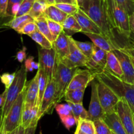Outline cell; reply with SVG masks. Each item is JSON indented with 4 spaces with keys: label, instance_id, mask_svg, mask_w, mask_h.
Instances as JSON below:
<instances>
[{
    "label": "cell",
    "instance_id": "obj_1",
    "mask_svg": "<svg viewBox=\"0 0 134 134\" xmlns=\"http://www.w3.org/2000/svg\"><path fill=\"white\" fill-rule=\"evenodd\" d=\"M83 10L102 30L105 37L109 39L117 48H121L116 40L115 31L111 23L102 0H86L80 8Z\"/></svg>",
    "mask_w": 134,
    "mask_h": 134
},
{
    "label": "cell",
    "instance_id": "obj_2",
    "mask_svg": "<svg viewBox=\"0 0 134 134\" xmlns=\"http://www.w3.org/2000/svg\"><path fill=\"white\" fill-rule=\"evenodd\" d=\"M96 79L109 86L120 99H125L134 113V84L122 81L106 68L96 73Z\"/></svg>",
    "mask_w": 134,
    "mask_h": 134
},
{
    "label": "cell",
    "instance_id": "obj_3",
    "mask_svg": "<svg viewBox=\"0 0 134 134\" xmlns=\"http://www.w3.org/2000/svg\"><path fill=\"white\" fill-rule=\"evenodd\" d=\"M114 30L126 39L131 37L129 14L115 0H102Z\"/></svg>",
    "mask_w": 134,
    "mask_h": 134
},
{
    "label": "cell",
    "instance_id": "obj_4",
    "mask_svg": "<svg viewBox=\"0 0 134 134\" xmlns=\"http://www.w3.org/2000/svg\"><path fill=\"white\" fill-rule=\"evenodd\" d=\"M27 72L24 65L21 66L20 69L16 71V76L14 81L7 90L6 99L3 106L1 107L0 115V124L2 122L9 113L13 103L15 102L18 96L25 88L26 85V76Z\"/></svg>",
    "mask_w": 134,
    "mask_h": 134
},
{
    "label": "cell",
    "instance_id": "obj_5",
    "mask_svg": "<svg viewBox=\"0 0 134 134\" xmlns=\"http://www.w3.org/2000/svg\"><path fill=\"white\" fill-rule=\"evenodd\" d=\"M79 68H68L61 62L58 61L54 76L55 82V96L54 100V107L62 100V98H64L67 88Z\"/></svg>",
    "mask_w": 134,
    "mask_h": 134
},
{
    "label": "cell",
    "instance_id": "obj_6",
    "mask_svg": "<svg viewBox=\"0 0 134 134\" xmlns=\"http://www.w3.org/2000/svg\"><path fill=\"white\" fill-rule=\"evenodd\" d=\"M26 88V85L23 91L20 93L16 100L13 103L5 119L0 124V130H4L5 132L9 133L21 124Z\"/></svg>",
    "mask_w": 134,
    "mask_h": 134
},
{
    "label": "cell",
    "instance_id": "obj_7",
    "mask_svg": "<svg viewBox=\"0 0 134 134\" xmlns=\"http://www.w3.org/2000/svg\"><path fill=\"white\" fill-rule=\"evenodd\" d=\"M38 50L39 68H42L47 74L48 82L54 78L58 62L56 51L53 47L50 49L40 47Z\"/></svg>",
    "mask_w": 134,
    "mask_h": 134
},
{
    "label": "cell",
    "instance_id": "obj_8",
    "mask_svg": "<svg viewBox=\"0 0 134 134\" xmlns=\"http://www.w3.org/2000/svg\"><path fill=\"white\" fill-rule=\"evenodd\" d=\"M98 92L100 103L105 114L116 112L120 98L105 84L98 80Z\"/></svg>",
    "mask_w": 134,
    "mask_h": 134
},
{
    "label": "cell",
    "instance_id": "obj_9",
    "mask_svg": "<svg viewBox=\"0 0 134 134\" xmlns=\"http://www.w3.org/2000/svg\"><path fill=\"white\" fill-rule=\"evenodd\" d=\"M69 38L70 41L69 54L66 58L59 62H61L64 65L70 68H80V67L86 68L88 58L85 56L79 49L75 43L74 39L71 35H69Z\"/></svg>",
    "mask_w": 134,
    "mask_h": 134
},
{
    "label": "cell",
    "instance_id": "obj_10",
    "mask_svg": "<svg viewBox=\"0 0 134 134\" xmlns=\"http://www.w3.org/2000/svg\"><path fill=\"white\" fill-rule=\"evenodd\" d=\"M112 52L119 59L123 72L122 81L134 84V65L129 54L122 48H115Z\"/></svg>",
    "mask_w": 134,
    "mask_h": 134
},
{
    "label": "cell",
    "instance_id": "obj_11",
    "mask_svg": "<svg viewBox=\"0 0 134 134\" xmlns=\"http://www.w3.org/2000/svg\"><path fill=\"white\" fill-rule=\"evenodd\" d=\"M116 112L127 133L134 134L133 113L125 99H120L116 105Z\"/></svg>",
    "mask_w": 134,
    "mask_h": 134
},
{
    "label": "cell",
    "instance_id": "obj_12",
    "mask_svg": "<svg viewBox=\"0 0 134 134\" xmlns=\"http://www.w3.org/2000/svg\"><path fill=\"white\" fill-rule=\"evenodd\" d=\"M91 86V99H90V105L88 111V119L95 121L98 119H103L105 113L102 108L99 99L98 92V80L96 78L92 81Z\"/></svg>",
    "mask_w": 134,
    "mask_h": 134
},
{
    "label": "cell",
    "instance_id": "obj_13",
    "mask_svg": "<svg viewBox=\"0 0 134 134\" xmlns=\"http://www.w3.org/2000/svg\"><path fill=\"white\" fill-rule=\"evenodd\" d=\"M55 96V82L54 78L47 84V88L44 91L42 99L41 104L38 113V119L41 118L45 114H49L52 112V109L55 108L54 105V100Z\"/></svg>",
    "mask_w": 134,
    "mask_h": 134
},
{
    "label": "cell",
    "instance_id": "obj_14",
    "mask_svg": "<svg viewBox=\"0 0 134 134\" xmlns=\"http://www.w3.org/2000/svg\"><path fill=\"white\" fill-rule=\"evenodd\" d=\"M96 75L90 69H81L79 68L73 75L66 91L87 87L90 82L95 79Z\"/></svg>",
    "mask_w": 134,
    "mask_h": 134
},
{
    "label": "cell",
    "instance_id": "obj_15",
    "mask_svg": "<svg viewBox=\"0 0 134 134\" xmlns=\"http://www.w3.org/2000/svg\"><path fill=\"white\" fill-rule=\"evenodd\" d=\"M79 24L81 27V32L93 33V34H102V30L96 25V24L81 9H79L78 11L73 14Z\"/></svg>",
    "mask_w": 134,
    "mask_h": 134
},
{
    "label": "cell",
    "instance_id": "obj_16",
    "mask_svg": "<svg viewBox=\"0 0 134 134\" xmlns=\"http://www.w3.org/2000/svg\"><path fill=\"white\" fill-rule=\"evenodd\" d=\"M52 44H53L52 47L56 51L58 61L63 60L69 54L70 41H69V35L64 32V30L59 35L57 39L53 42Z\"/></svg>",
    "mask_w": 134,
    "mask_h": 134
},
{
    "label": "cell",
    "instance_id": "obj_17",
    "mask_svg": "<svg viewBox=\"0 0 134 134\" xmlns=\"http://www.w3.org/2000/svg\"><path fill=\"white\" fill-rule=\"evenodd\" d=\"M39 94V77L37 72L35 77L26 83L24 104L34 107L36 105Z\"/></svg>",
    "mask_w": 134,
    "mask_h": 134
},
{
    "label": "cell",
    "instance_id": "obj_18",
    "mask_svg": "<svg viewBox=\"0 0 134 134\" xmlns=\"http://www.w3.org/2000/svg\"><path fill=\"white\" fill-rule=\"evenodd\" d=\"M39 109L36 105L34 107L25 105L24 103L23 110H22V120L21 125L26 129L33 124H37L39 121L38 113Z\"/></svg>",
    "mask_w": 134,
    "mask_h": 134
},
{
    "label": "cell",
    "instance_id": "obj_19",
    "mask_svg": "<svg viewBox=\"0 0 134 134\" xmlns=\"http://www.w3.org/2000/svg\"><path fill=\"white\" fill-rule=\"evenodd\" d=\"M85 35L90 38L93 43L97 47L107 52H111L115 48H117L115 44L102 34H93V33H83Z\"/></svg>",
    "mask_w": 134,
    "mask_h": 134
},
{
    "label": "cell",
    "instance_id": "obj_20",
    "mask_svg": "<svg viewBox=\"0 0 134 134\" xmlns=\"http://www.w3.org/2000/svg\"><path fill=\"white\" fill-rule=\"evenodd\" d=\"M103 119L113 134H128L116 112L105 114Z\"/></svg>",
    "mask_w": 134,
    "mask_h": 134
},
{
    "label": "cell",
    "instance_id": "obj_21",
    "mask_svg": "<svg viewBox=\"0 0 134 134\" xmlns=\"http://www.w3.org/2000/svg\"><path fill=\"white\" fill-rule=\"evenodd\" d=\"M105 68L117 77H120V79L122 78L123 72L122 70L121 65L119 62V59L112 51L107 52Z\"/></svg>",
    "mask_w": 134,
    "mask_h": 134
},
{
    "label": "cell",
    "instance_id": "obj_22",
    "mask_svg": "<svg viewBox=\"0 0 134 134\" xmlns=\"http://www.w3.org/2000/svg\"><path fill=\"white\" fill-rule=\"evenodd\" d=\"M44 16L51 20L62 24L68 17V14L60 10L55 5H48L44 13Z\"/></svg>",
    "mask_w": 134,
    "mask_h": 134
},
{
    "label": "cell",
    "instance_id": "obj_23",
    "mask_svg": "<svg viewBox=\"0 0 134 134\" xmlns=\"http://www.w3.org/2000/svg\"><path fill=\"white\" fill-rule=\"evenodd\" d=\"M34 19L29 15L28 14H24V15L20 16L14 17V18H12L10 20L4 24L5 26H7V27H10V28L13 29L19 33L21 29L28 22H34Z\"/></svg>",
    "mask_w": 134,
    "mask_h": 134
},
{
    "label": "cell",
    "instance_id": "obj_24",
    "mask_svg": "<svg viewBox=\"0 0 134 134\" xmlns=\"http://www.w3.org/2000/svg\"><path fill=\"white\" fill-rule=\"evenodd\" d=\"M37 73L38 77H39V94H38L36 106L39 109L41 104L44 91H45L47 84H48V75L45 73V71L41 68H39L38 69Z\"/></svg>",
    "mask_w": 134,
    "mask_h": 134
},
{
    "label": "cell",
    "instance_id": "obj_25",
    "mask_svg": "<svg viewBox=\"0 0 134 134\" xmlns=\"http://www.w3.org/2000/svg\"><path fill=\"white\" fill-rule=\"evenodd\" d=\"M86 88L83 87L79 89L66 91L64 95V100L66 102H71L73 103H82Z\"/></svg>",
    "mask_w": 134,
    "mask_h": 134
},
{
    "label": "cell",
    "instance_id": "obj_26",
    "mask_svg": "<svg viewBox=\"0 0 134 134\" xmlns=\"http://www.w3.org/2000/svg\"><path fill=\"white\" fill-rule=\"evenodd\" d=\"M34 22L36 24L38 31H40L44 36L47 37L53 43L54 40L52 35L51 34V31H50L47 18L44 15H42L41 16H39V18H37L35 19H34Z\"/></svg>",
    "mask_w": 134,
    "mask_h": 134
},
{
    "label": "cell",
    "instance_id": "obj_27",
    "mask_svg": "<svg viewBox=\"0 0 134 134\" xmlns=\"http://www.w3.org/2000/svg\"><path fill=\"white\" fill-rule=\"evenodd\" d=\"M71 108L72 114L75 118L77 122L80 120L88 119V111L85 109L82 105V103H73L71 102H67Z\"/></svg>",
    "mask_w": 134,
    "mask_h": 134
},
{
    "label": "cell",
    "instance_id": "obj_28",
    "mask_svg": "<svg viewBox=\"0 0 134 134\" xmlns=\"http://www.w3.org/2000/svg\"><path fill=\"white\" fill-rule=\"evenodd\" d=\"M28 36L31 39H32L34 41L36 42L37 44H39L42 48L50 49L53 47V44H52V42L47 37L44 36L43 34H41L40 31H38V30L33 34L29 35Z\"/></svg>",
    "mask_w": 134,
    "mask_h": 134
},
{
    "label": "cell",
    "instance_id": "obj_29",
    "mask_svg": "<svg viewBox=\"0 0 134 134\" xmlns=\"http://www.w3.org/2000/svg\"><path fill=\"white\" fill-rule=\"evenodd\" d=\"M64 30L71 31L73 33L81 32V27L78 21L73 15H68L62 24Z\"/></svg>",
    "mask_w": 134,
    "mask_h": 134
},
{
    "label": "cell",
    "instance_id": "obj_30",
    "mask_svg": "<svg viewBox=\"0 0 134 134\" xmlns=\"http://www.w3.org/2000/svg\"><path fill=\"white\" fill-rule=\"evenodd\" d=\"M80 130L86 134H96L94 121L89 119H82L77 122Z\"/></svg>",
    "mask_w": 134,
    "mask_h": 134
},
{
    "label": "cell",
    "instance_id": "obj_31",
    "mask_svg": "<svg viewBox=\"0 0 134 134\" xmlns=\"http://www.w3.org/2000/svg\"><path fill=\"white\" fill-rule=\"evenodd\" d=\"M74 41L81 52L88 59L91 58L93 54V49H94V43L78 41L75 39Z\"/></svg>",
    "mask_w": 134,
    "mask_h": 134
},
{
    "label": "cell",
    "instance_id": "obj_32",
    "mask_svg": "<svg viewBox=\"0 0 134 134\" xmlns=\"http://www.w3.org/2000/svg\"><path fill=\"white\" fill-rule=\"evenodd\" d=\"M47 7V5L46 4L42 3L36 0L32 7H31V9H30L28 14L31 16L34 19L39 18L41 16L44 15V10H45Z\"/></svg>",
    "mask_w": 134,
    "mask_h": 134
},
{
    "label": "cell",
    "instance_id": "obj_33",
    "mask_svg": "<svg viewBox=\"0 0 134 134\" xmlns=\"http://www.w3.org/2000/svg\"><path fill=\"white\" fill-rule=\"evenodd\" d=\"M47 21H48L50 31H51V34L53 38L54 41L59 36V35L64 31V27H63L62 24L58 23V22L51 20L49 19H47Z\"/></svg>",
    "mask_w": 134,
    "mask_h": 134
},
{
    "label": "cell",
    "instance_id": "obj_34",
    "mask_svg": "<svg viewBox=\"0 0 134 134\" xmlns=\"http://www.w3.org/2000/svg\"><path fill=\"white\" fill-rule=\"evenodd\" d=\"M96 134H113L112 131L103 119H98L94 121Z\"/></svg>",
    "mask_w": 134,
    "mask_h": 134
},
{
    "label": "cell",
    "instance_id": "obj_35",
    "mask_svg": "<svg viewBox=\"0 0 134 134\" xmlns=\"http://www.w3.org/2000/svg\"><path fill=\"white\" fill-rule=\"evenodd\" d=\"M55 5L63 12L68 14V15H73L78 11L79 9L78 5H73V4L56 3L55 4Z\"/></svg>",
    "mask_w": 134,
    "mask_h": 134
},
{
    "label": "cell",
    "instance_id": "obj_36",
    "mask_svg": "<svg viewBox=\"0 0 134 134\" xmlns=\"http://www.w3.org/2000/svg\"><path fill=\"white\" fill-rule=\"evenodd\" d=\"M35 1L36 0H23L22 2L21 3L19 10H18L16 17L28 14Z\"/></svg>",
    "mask_w": 134,
    "mask_h": 134
},
{
    "label": "cell",
    "instance_id": "obj_37",
    "mask_svg": "<svg viewBox=\"0 0 134 134\" xmlns=\"http://www.w3.org/2000/svg\"><path fill=\"white\" fill-rule=\"evenodd\" d=\"M55 109L60 119L72 114L71 106L68 103L65 104H57L55 107Z\"/></svg>",
    "mask_w": 134,
    "mask_h": 134
},
{
    "label": "cell",
    "instance_id": "obj_38",
    "mask_svg": "<svg viewBox=\"0 0 134 134\" xmlns=\"http://www.w3.org/2000/svg\"><path fill=\"white\" fill-rule=\"evenodd\" d=\"M116 2L131 15L134 11V0H115Z\"/></svg>",
    "mask_w": 134,
    "mask_h": 134
},
{
    "label": "cell",
    "instance_id": "obj_39",
    "mask_svg": "<svg viewBox=\"0 0 134 134\" xmlns=\"http://www.w3.org/2000/svg\"><path fill=\"white\" fill-rule=\"evenodd\" d=\"M15 76L16 72L13 73H5L0 75V79H1V82L5 85V89H8L10 87L15 79Z\"/></svg>",
    "mask_w": 134,
    "mask_h": 134
},
{
    "label": "cell",
    "instance_id": "obj_40",
    "mask_svg": "<svg viewBox=\"0 0 134 134\" xmlns=\"http://www.w3.org/2000/svg\"><path fill=\"white\" fill-rule=\"evenodd\" d=\"M37 30V27L36 24L35 23V22H28L27 24H26L22 29H21L20 31H19L18 34H24V35H30V34H33L35 31H36Z\"/></svg>",
    "mask_w": 134,
    "mask_h": 134
},
{
    "label": "cell",
    "instance_id": "obj_41",
    "mask_svg": "<svg viewBox=\"0 0 134 134\" xmlns=\"http://www.w3.org/2000/svg\"><path fill=\"white\" fill-rule=\"evenodd\" d=\"M60 119H61L62 122L63 123L64 126L68 130H70L71 128L77 124V120H76L75 118L73 116V114L64 116Z\"/></svg>",
    "mask_w": 134,
    "mask_h": 134
},
{
    "label": "cell",
    "instance_id": "obj_42",
    "mask_svg": "<svg viewBox=\"0 0 134 134\" xmlns=\"http://www.w3.org/2000/svg\"><path fill=\"white\" fill-rule=\"evenodd\" d=\"M24 65L27 71H33L34 69H38L39 68V62H35L34 58L33 56H30L28 58L26 59Z\"/></svg>",
    "mask_w": 134,
    "mask_h": 134
},
{
    "label": "cell",
    "instance_id": "obj_43",
    "mask_svg": "<svg viewBox=\"0 0 134 134\" xmlns=\"http://www.w3.org/2000/svg\"><path fill=\"white\" fill-rule=\"evenodd\" d=\"M9 0H0V20L10 19L7 16V7Z\"/></svg>",
    "mask_w": 134,
    "mask_h": 134
},
{
    "label": "cell",
    "instance_id": "obj_44",
    "mask_svg": "<svg viewBox=\"0 0 134 134\" xmlns=\"http://www.w3.org/2000/svg\"><path fill=\"white\" fill-rule=\"evenodd\" d=\"M26 47H23L22 50L18 51L16 54V59L19 62L22 63V62H24V60H25L26 58Z\"/></svg>",
    "mask_w": 134,
    "mask_h": 134
},
{
    "label": "cell",
    "instance_id": "obj_45",
    "mask_svg": "<svg viewBox=\"0 0 134 134\" xmlns=\"http://www.w3.org/2000/svg\"><path fill=\"white\" fill-rule=\"evenodd\" d=\"M129 23L131 31V37L130 39L134 41V11L131 15H130Z\"/></svg>",
    "mask_w": 134,
    "mask_h": 134
},
{
    "label": "cell",
    "instance_id": "obj_46",
    "mask_svg": "<svg viewBox=\"0 0 134 134\" xmlns=\"http://www.w3.org/2000/svg\"><path fill=\"white\" fill-rule=\"evenodd\" d=\"M122 48L129 54L130 56L131 59H132V62H133L134 65V47L132 45V44H131L130 42L129 44H128L126 47Z\"/></svg>",
    "mask_w": 134,
    "mask_h": 134
},
{
    "label": "cell",
    "instance_id": "obj_47",
    "mask_svg": "<svg viewBox=\"0 0 134 134\" xmlns=\"http://www.w3.org/2000/svg\"><path fill=\"white\" fill-rule=\"evenodd\" d=\"M22 1H23V0H9V3H8V7H7V16H8V13H9L10 9H11L12 6L14 5H15V4H21V3L22 2ZM9 19H10V18H9Z\"/></svg>",
    "mask_w": 134,
    "mask_h": 134
},
{
    "label": "cell",
    "instance_id": "obj_48",
    "mask_svg": "<svg viewBox=\"0 0 134 134\" xmlns=\"http://www.w3.org/2000/svg\"><path fill=\"white\" fill-rule=\"evenodd\" d=\"M37 124H33V125L30 126V127L26 128L24 134H35L37 129Z\"/></svg>",
    "mask_w": 134,
    "mask_h": 134
},
{
    "label": "cell",
    "instance_id": "obj_49",
    "mask_svg": "<svg viewBox=\"0 0 134 134\" xmlns=\"http://www.w3.org/2000/svg\"><path fill=\"white\" fill-rule=\"evenodd\" d=\"M25 129L22 125H20L19 126L17 127L15 130L11 132L10 133H9V134H24L25 133Z\"/></svg>",
    "mask_w": 134,
    "mask_h": 134
},
{
    "label": "cell",
    "instance_id": "obj_50",
    "mask_svg": "<svg viewBox=\"0 0 134 134\" xmlns=\"http://www.w3.org/2000/svg\"><path fill=\"white\" fill-rule=\"evenodd\" d=\"M56 3H69L77 5L76 0H55V4Z\"/></svg>",
    "mask_w": 134,
    "mask_h": 134
},
{
    "label": "cell",
    "instance_id": "obj_51",
    "mask_svg": "<svg viewBox=\"0 0 134 134\" xmlns=\"http://www.w3.org/2000/svg\"><path fill=\"white\" fill-rule=\"evenodd\" d=\"M6 95H7V90L5 89V91L3 92V93L0 94V108L1 109V107L3 106L4 103H5V99H6Z\"/></svg>",
    "mask_w": 134,
    "mask_h": 134
},
{
    "label": "cell",
    "instance_id": "obj_52",
    "mask_svg": "<svg viewBox=\"0 0 134 134\" xmlns=\"http://www.w3.org/2000/svg\"><path fill=\"white\" fill-rule=\"evenodd\" d=\"M76 1H77V5L79 6V7L81 8L82 6H83L84 4L85 3L86 0H76Z\"/></svg>",
    "mask_w": 134,
    "mask_h": 134
},
{
    "label": "cell",
    "instance_id": "obj_53",
    "mask_svg": "<svg viewBox=\"0 0 134 134\" xmlns=\"http://www.w3.org/2000/svg\"><path fill=\"white\" fill-rule=\"evenodd\" d=\"M45 1L47 6H48V5H55V0H45Z\"/></svg>",
    "mask_w": 134,
    "mask_h": 134
},
{
    "label": "cell",
    "instance_id": "obj_54",
    "mask_svg": "<svg viewBox=\"0 0 134 134\" xmlns=\"http://www.w3.org/2000/svg\"><path fill=\"white\" fill-rule=\"evenodd\" d=\"M75 134H86V133H83L82 132H81V130H80L78 126H77V128H76V130H75Z\"/></svg>",
    "mask_w": 134,
    "mask_h": 134
},
{
    "label": "cell",
    "instance_id": "obj_55",
    "mask_svg": "<svg viewBox=\"0 0 134 134\" xmlns=\"http://www.w3.org/2000/svg\"><path fill=\"white\" fill-rule=\"evenodd\" d=\"M0 134H9V133H7V132H5L4 130H0Z\"/></svg>",
    "mask_w": 134,
    "mask_h": 134
},
{
    "label": "cell",
    "instance_id": "obj_56",
    "mask_svg": "<svg viewBox=\"0 0 134 134\" xmlns=\"http://www.w3.org/2000/svg\"><path fill=\"white\" fill-rule=\"evenodd\" d=\"M37 1H39V2L42 3L46 4V1H45V0H37ZM46 5H47V4H46Z\"/></svg>",
    "mask_w": 134,
    "mask_h": 134
},
{
    "label": "cell",
    "instance_id": "obj_57",
    "mask_svg": "<svg viewBox=\"0 0 134 134\" xmlns=\"http://www.w3.org/2000/svg\"><path fill=\"white\" fill-rule=\"evenodd\" d=\"M130 43H131V44H132V45L134 47V41H132V40H131V39H130Z\"/></svg>",
    "mask_w": 134,
    "mask_h": 134
},
{
    "label": "cell",
    "instance_id": "obj_58",
    "mask_svg": "<svg viewBox=\"0 0 134 134\" xmlns=\"http://www.w3.org/2000/svg\"><path fill=\"white\" fill-rule=\"evenodd\" d=\"M39 134H43V133H42V131H40V132H39Z\"/></svg>",
    "mask_w": 134,
    "mask_h": 134
},
{
    "label": "cell",
    "instance_id": "obj_59",
    "mask_svg": "<svg viewBox=\"0 0 134 134\" xmlns=\"http://www.w3.org/2000/svg\"><path fill=\"white\" fill-rule=\"evenodd\" d=\"M133 120H134V113H133Z\"/></svg>",
    "mask_w": 134,
    "mask_h": 134
},
{
    "label": "cell",
    "instance_id": "obj_60",
    "mask_svg": "<svg viewBox=\"0 0 134 134\" xmlns=\"http://www.w3.org/2000/svg\"></svg>",
    "mask_w": 134,
    "mask_h": 134
},
{
    "label": "cell",
    "instance_id": "obj_61",
    "mask_svg": "<svg viewBox=\"0 0 134 134\" xmlns=\"http://www.w3.org/2000/svg\"></svg>",
    "mask_w": 134,
    "mask_h": 134
}]
</instances>
